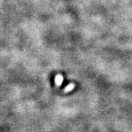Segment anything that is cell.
Masks as SVG:
<instances>
[{
	"instance_id": "1",
	"label": "cell",
	"mask_w": 132,
	"mask_h": 132,
	"mask_svg": "<svg viewBox=\"0 0 132 132\" xmlns=\"http://www.w3.org/2000/svg\"><path fill=\"white\" fill-rule=\"evenodd\" d=\"M62 76L61 75H57L55 78V82L57 85H60L62 82Z\"/></svg>"
},
{
	"instance_id": "2",
	"label": "cell",
	"mask_w": 132,
	"mask_h": 132,
	"mask_svg": "<svg viewBox=\"0 0 132 132\" xmlns=\"http://www.w3.org/2000/svg\"><path fill=\"white\" fill-rule=\"evenodd\" d=\"M73 87H74V84H70V85H68L67 87H66L64 89V91L65 92H69V91H71L73 89Z\"/></svg>"
}]
</instances>
